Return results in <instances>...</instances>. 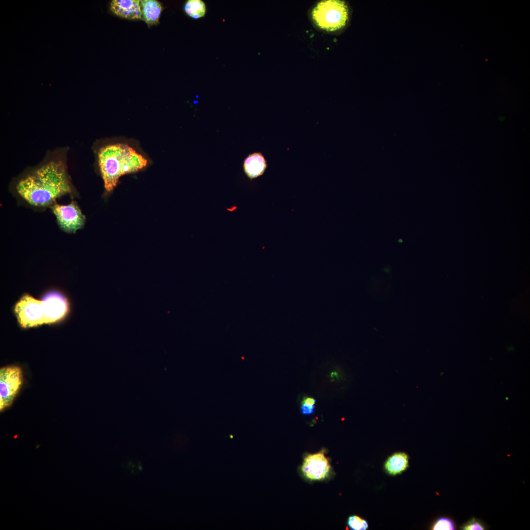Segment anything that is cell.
<instances>
[{
    "label": "cell",
    "instance_id": "6da1fadb",
    "mask_svg": "<svg viewBox=\"0 0 530 530\" xmlns=\"http://www.w3.org/2000/svg\"><path fill=\"white\" fill-rule=\"evenodd\" d=\"M18 194L35 206H46L56 198L70 193L72 188L64 164L51 161L20 180Z\"/></svg>",
    "mask_w": 530,
    "mask_h": 530
},
{
    "label": "cell",
    "instance_id": "7a4b0ae2",
    "mask_svg": "<svg viewBox=\"0 0 530 530\" xmlns=\"http://www.w3.org/2000/svg\"><path fill=\"white\" fill-rule=\"evenodd\" d=\"M98 162L106 190L109 192L122 176L137 172L147 164V160L132 147L124 143L110 144L98 152Z\"/></svg>",
    "mask_w": 530,
    "mask_h": 530
},
{
    "label": "cell",
    "instance_id": "3957f363",
    "mask_svg": "<svg viewBox=\"0 0 530 530\" xmlns=\"http://www.w3.org/2000/svg\"><path fill=\"white\" fill-rule=\"evenodd\" d=\"M316 25L327 31H335L343 27L348 19V8L344 1L338 0L319 2L312 11Z\"/></svg>",
    "mask_w": 530,
    "mask_h": 530
},
{
    "label": "cell",
    "instance_id": "277c9868",
    "mask_svg": "<svg viewBox=\"0 0 530 530\" xmlns=\"http://www.w3.org/2000/svg\"><path fill=\"white\" fill-rule=\"evenodd\" d=\"M23 382L21 368L8 366L0 369V410L3 411L11 405Z\"/></svg>",
    "mask_w": 530,
    "mask_h": 530
},
{
    "label": "cell",
    "instance_id": "5b68a950",
    "mask_svg": "<svg viewBox=\"0 0 530 530\" xmlns=\"http://www.w3.org/2000/svg\"><path fill=\"white\" fill-rule=\"evenodd\" d=\"M18 321L24 328L31 327L45 323L42 300L26 294L18 301L15 307Z\"/></svg>",
    "mask_w": 530,
    "mask_h": 530
},
{
    "label": "cell",
    "instance_id": "8992f818",
    "mask_svg": "<svg viewBox=\"0 0 530 530\" xmlns=\"http://www.w3.org/2000/svg\"><path fill=\"white\" fill-rule=\"evenodd\" d=\"M52 209L59 226L66 232L75 233L84 224L85 216L73 201L67 205L54 204Z\"/></svg>",
    "mask_w": 530,
    "mask_h": 530
},
{
    "label": "cell",
    "instance_id": "52a82bcc",
    "mask_svg": "<svg viewBox=\"0 0 530 530\" xmlns=\"http://www.w3.org/2000/svg\"><path fill=\"white\" fill-rule=\"evenodd\" d=\"M331 466L325 455V450L307 454L304 458L301 470L304 476L312 480H320L328 475Z\"/></svg>",
    "mask_w": 530,
    "mask_h": 530
},
{
    "label": "cell",
    "instance_id": "ba28073f",
    "mask_svg": "<svg viewBox=\"0 0 530 530\" xmlns=\"http://www.w3.org/2000/svg\"><path fill=\"white\" fill-rule=\"evenodd\" d=\"M42 300L45 324L60 320L68 312V305L66 299L57 292L46 294Z\"/></svg>",
    "mask_w": 530,
    "mask_h": 530
},
{
    "label": "cell",
    "instance_id": "9c48e42d",
    "mask_svg": "<svg viewBox=\"0 0 530 530\" xmlns=\"http://www.w3.org/2000/svg\"><path fill=\"white\" fill-rule=\"evenodd\" d=\"M110 10L117 16L127 19H142L140 0H113Z\"/></svg>",
    "mask_w": 530,
    "mask_h": 530
},
{
    "label": "cell",
    "instance_id": "30bf717a",
    "mask_svg": "<svg viewBox=\"0 0 530 530\" xmlns=\"http://www.w3.org/2000/svg\"><path fill=\"white\" fill-rule=\"evenodd\" d=\"M267 167V161L261 152L249 154L243 161L244 172L251 180L263 175Z\"/></svg>",
    "mask_w": 530,
    "mask_h": 530
},
{
    "label": "cell",
    "instance_id": "8fae6325",
    "mask_svg": "<svg viewBox=\"0 0 530 530\" xmlns=\"http://www.w3.org/2000/svg\"><path fill=\"white\" fill-rule=\"evenodd\" d=\"M142 19L149 26L157 25L162 10L161 3L156 0H140Z\"/></svg>",
    "mask_w": 530,
    "mask_h": 530
},
{
    "label": "cell",
    "instance_id": "7c38bea8",
    "mask_svg": "<svg viewBox=\"0 0 530 530\" xmlns=\"http://www.w3.org/2000/svg\"><path fill=\"white\" fill-rule=\"evenodd\" d=\"M408 467V456L404 452L392 454L386 460L385 468L391 475H396L405 471Z\"/></svg>",
    "mask_w": 530,
    "mask_h": 530
},
{
    "label": "cell",
    "instance_id": "4fadbf2b",
    "mask_svg": "<svg viewBox=\"0 0 530 530\" xmlns=\"http://www.w3.org/2000/svg\"><path fill=\"white\" fill-rule=\"evenodd\" d=\"M184 10L189 17L193 19H199L205 16L206 6L202 0H189L185 3Z\"/></svg>",
    "mask_w": 530,
    "mask_h": 530
},
{
    "label": "cell",
    "instance_id": "5bb4252c",
    "mask_svg": "<svg viewBox=\"0 0 530 530\" xmlns=\"http://www.w3.org/2000/svg\"><path fill=\"white\" fill-rule=\"evenodd\" d=\"M456 526L454 521L449 518L441 517L437 519L432 524L431 529L454 530Z\"/></svg>",
    "mask_w": 530,
    "mask_h": 530
},
{
    "label": "cell",
    "instance_id": "9a60e30c",
    "mask_svg": "<svg viewBox=\"0 0 530 530\" xmlns=\"http://www.w3.org/2000/svg\"><path fill=\"white\" fill-rule=\"evenodd\" d=\"M347 524L351 530H366L368 527L366 520L356 515L350 516L347 521Z\"/></svg>",
    "mask_w": 530,
    "mask_h": 530
},
{
    "label": "cell",
    "instance_id": "2e32d148",
    "mask_svg": "<svg viewBox=\"0 0 530 530\" xmlns=\"http://www.w3.org/2000/svg\"><path fill=\"white\" fill-rule=\"evenodd\" d=\"M462 530H486L485 525L477 518L473 517L460 527Z\"/></svg>",
    "mask_w": 530,
    "mask_h": 530
},
{
    "label": "cell",
    "instance_id": "e0dca14e",
    "mask_svg": "<svg viewBox=\"0 0 530 530\" xmlns=\"http://www.w3.org/2000/svg\"><path fill=\"white\" fill-rule=\"evenodd\" d=\"M315 409V405L306 403L301 404V411L304 415H310L312 414Z\"/></svg>",
    "mask_w": 530,
    "mask_h": 530
},
{
    "label": "cell",
    "instance_id": "ac0fdd59",
    "mask_svg": "<svg viewBox=\"0 0 530 530\" xmlns=\"http://www.w3.org/2000/svg\"><path fill=\"white\" fill-rule=\"evenodd\" d=\"M316 403V400L315 398L311 397H304L301 401V404L306 403L309 404L315 405Z\"/></svg>",
    "mask_w": 530,
    "mask_h": 530
}]
</instances>
